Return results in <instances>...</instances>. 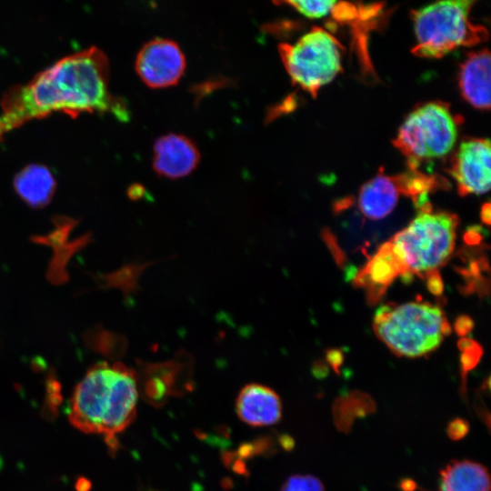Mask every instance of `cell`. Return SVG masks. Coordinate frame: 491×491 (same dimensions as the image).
<instances>
[{"label":"cell","instance_id":"obj_1","mask_svg":"<svg viewBox=\"0 0 491 491\" xmlns=\"http://www.w3.org/2000/svg\"><path fill=\"white\" fill-rule=\"evenodd\" d=\"M109 62L96 46L68 55L11 87L1 101L0 139L22 124L60 111L111 113L126 121L125 102L109 91Z\"/></svg>","mask_w":491,"mask_h":491},{"label":"cell","instance_id":"obj_2","mask_svg":"<svg viewBox=\"0 0 491 491\" xmlns=\"http://www.w3.org/2000/svg\"><path fill=\"white\" fill-rule=\"evenodd\" d=\"M135 372L122 364L92 366L75 386L68 412L70 423L86 434L105 436L115 449L116 435L135 419L138 400Z\"/></svg>","mask_w":491,"mask_h":491},{"label":"cell","instance_id":"obj_3","mask_svg":"<svg viewBox=\"0 0 491 491\" xmlns=\"http://www.w3.org/2000/svg\"><path fill=\"white\" fill-rule=\"evenodd\" d=\"M457 224L455 214L424 209L386 241L401 276L426 277L446 264L455 248Z\"/></svg>","mask_w":491,"mask_h":491},{"label":"cell","instance_id":"obj_4","mask_svg":"<svg viewBox=\"0 0 491 491\" xmlns=\"http://www.w3.org/2000/svg\"><path fill=\"white\" fill-rule=\"evenodd\" d=\"M373 327L398 356L419 357L436 349L451 327L442 309L429 303L387 304L377 309Z\"/></svg>","mask_w":491,"mask_h":491},{"label":"cell","instance_id":"obj_5","mask_svg":"<svg viewBox=\"0 0 491 491\" xmlns=\"http://www.w3.org/2000/svg\"><path fill=\"white\" fill-rule=\"evenodd\" d=\"M475 1H440L411 12L416 44L413 55L441 58L458 47H470L488 38L487 29L473 23L470 11Z\"/></svg>","mask_w":491,"mask_h":491},{"label":"cell","instance_id":"obj_6","mask_svg":"<svg viewBox=\"0 0 491 491\" xmlns=\"http://www.w3.org/2000/svg\"><path fill=\"white\" fill-rule=\"evenodd\" d=\"M460 122L447 103L424 104L406 116L393 145L406 158L409 169L417 170L422 161L442 157L451 151Z\"/></svg>","mask_w":491,"mask_h":491},{"label":"cell","instance_id":"obj_7","mask_svg":"<svg viewBox=\"0 0 491 491\" xmlns=\"http://www.w3.org/2000/svg\"><path fill=\"white\" fill-rule=\"evenodd\" d=\"M343 47L326 30L314 26L294 45H278L282 63L294 85L313 97L342 70Z\"/></svg>","mask_w":491,"mask_h":491},{"label":"cell","instance_id":"obj_8","mask_svg":"<svg viewBox=\"0 0 491 491\" xmlns=\"http://www.w3.org/2000/svg\"><path fill=\"white\" fill-rule=\"evenodd\" d=\"M135 67L147 86L165 88L180 80L185 68V57L175 42L155 38L140 49Z\"/></svg>","mask_w":491,"mask_h":491},{"label":"cell","instance_id":"obj_9","mask_svg":"<svg viewBox=\"0 0 491 491\" xmlns=\"http://www.w3.org/2000/svg\"><path fill=\"white\" fill-rule=\"evenodd\" d=\"M448 171L456 180L461 196L486 193L491 182L489 139L471 138L463 141Z\"/></svg>","mask_w":491,"mask_h":491},{"label":"cell","instance_id":"obj_10","mask_svg":"<svg viewBox=\"0 0 491 491\" xmlns=\"http://www.w3.org/2000/svg\"><path fill=\"white\" fill-rule=\"evenodd\" d=\"M199 151L188 137L168 134L154 145L153 168L157 175L175 179L189 175L198 165Z\"/></svg>","mask_w":491,"mask_h":491},{"label":"cell","instance_id":"obj_11","mask_svg":"<svg viewBox=\"0 0 491 491\" xmlns=\"http://www.w3.org/2000/svg\"><path fill=\"white\" fill-rule=\"evenodd\" d=\"M235 409L238 417L252 426L274 425L282 416L279 396L270 387L254 383L241 389Z\"/></svg>","mask_w":491,"mask_h":491},{"label":"cell","instance_id":"obj_12","mask_svg":"<svg viewBox=\"0 0 491 491\" xmlns=\"http://www.w3.org/2000/svg\"><path fill=\"white\" fill-rule=\"evenodd\" d=\"M458 84L463 97L475 108H490V53L486 48L468 54L460 65Z\"/></svg>","mask_w":491,"mask_h":491},{"label":"cell","instance_id":"obj_13","mask_svg":"<svg viewBox=\"0 0 491 491\" xmlns=\"http://www.w3.org/2000/svg\"><path fill=\"white\" fill-rule=\"evenodd\" d=\"M402 195L399 175H386L383 173L364 184L358 195V207L369 219H381L396 207Z\"/></svg>","mask_w":491,"mask_h":491},{"label":"cell","instance_id":"obj_14","mask_svg":"<svg viewBox=\"0 0 491 491\" xmlns=\"http://www.w3.org/2000/svg\"><path fill=\"white\" fill-rule=\"evenodd\" d=\"M14 186L27 205L38 208L51 201L55 190V180L46 166L30 164L16 174Z\"/></svg>","mask_w":491,"mask_h":491},{"label":"cell","instance_id":"obj_15","mask_svg":"<svg viewBox=\"0 0 491 491\" xmlns=\"http://www.w3.org/2000/svg\"><path fill=\"white\" fill-rule=\"evenodd\" d=\"M440 491H490L488 470L470 460H453L440 472Z\"/></svg>","mask_w":491,"mask_h":491},{"label":"cell","instance_id":"obj_16","mask_svg":"<svg viewBox=\"0 0 491 491\" xmlns=\"http://www.w3.org/2000/svg\"><path fill=\"white\" fill-rule=\"evenodd\" d=\"M297 12L309 18H320L329 15L334 1H286Z\"/></svg>","mask_w":491,"mask_h":491},{"label":"cell","instance_id":"obj_17","mask_svg":"<svg viewBox=\"0 0 491 491\" xmlns=\"http://www.w3.org/2000/svg\"><path fill=\"white\" fill-rule=\"evenodd\" d=\"M280 491H325L323 483L311 475H295L282 486Z\"/></svg>","mask_w":491,"mask_h":491},{"label":"cell","instance_id":"obj_18","mask_svg":"<svg viewBox=\"0 0 491 491\" xmlns=\"http://www.w3.org/2000/svg\"><path fill=\"white\" fill-rule=\"evenodd\" d=\"M469 430L468 423L461 418H456L449 423L447 434L452 439L457 440L464 437Z\"/></svg>","mask_w":491,"mask_h":491},{"label":"cell","instance_id":"obj_19","mask_svg":"<svg viewBox=\"0 0 491 491\" xmlns=\"http://www.w3.org/2000/svg\"><path fill=\"white\" fill-rule=\"evenodd\" d=\"M427 286L429 290L435 294L439 295L443 290V284L441 281V277L439 276V273L437 271L430 273L426 277Z\"/></svg>","mask_w":491,"mask_h":491},{"label":"cell","instance_id":"obj_20","mask_svg":"<svg viewBox=\"0 0 491 491\" xmlns=\"http://www.w3.org/2000/svg\"><path fill=\"white\" fill-rule=\"evenodd\" d=\"M481 218L486 225L490 224V204L486 203L481 211Z\"/></svg>","mask_w":491,"mask_h":491}]
</instances>
